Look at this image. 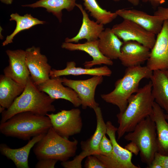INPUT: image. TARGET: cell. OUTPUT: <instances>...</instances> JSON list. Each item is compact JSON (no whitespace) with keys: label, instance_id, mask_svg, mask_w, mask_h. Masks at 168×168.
<instances>
[{"label":"cell","instance_id":"1","mask_svg":"<svg viewBox=\"0 0 168 168\" xmlns=\"http://www.w3.org/2000/svg\"><path fill=\"white\" fill-rule=\"evenodd\" d=\"M152 90L150 81L130 97L125 110L117 114L119 124L117 131L118 140L126 133L133 131L139 123L152 115L154 100Z\"/></svg>","mask_w":168,"mask_h":168},{"label":"cell","instance_id":"2","mask_svg":"<svg viewBox=\"0 0 168 168\" xmlns=\"http://www.w3.org/2000/svg\"><path fill=\"white\" fill-rule=\"evenodd\" d=\"M55 100L40 91L30 76L22 93L8 108L1 113L0 123L22 112H30L38 115H46L49 112L55 111V107L52 104Z\"/></svg>","mask_w":168,"mask_h":168},{"label":"cell","instance_id":"3","mask_svg":"<svg viewBox=\"0 0 168 168\" xmlns=\"http://www.w3.org/2000/svg\"><path fill=\"white\" fill-rule=\"evenodd\" d=\"M51 127L50 120L47 115L24 112L0 123V132L7 137L27 140L32 137L46 133Z\"/></svg>","mask_w":168,"mask_h":168},{"label":"cell","instance_id":"4","mask_svg":"<svg viewBox=\"0 0 168 168\" xmlns=\"http://www.w3.org/2000/svg\"><path fill=\"white\" fill-rule=\"evenodd\" d=\"M152 72L147 66L127 68L122 77L116 82L114 89L108 93L101 94V98L117 106L119 113H122L127 106L129 98L138 91L140 81L143 79H150Z\"/></svg>","mask_w":168,"mask_h":168},{"label":"cell","instance_id":"5","mask_svg":"<svg viewBox=\"0 0 168 168\" xmlns=\"http://www.w3.org/2000/svg\"><path fill=\"white\" fill-rule=\"evenodd\" d=\"M78 142L76 139L70 141L62 137L51 127L34 145L33 151L39 160L51 158L64 162L75 156Z\"/></svg>","mask_w":168,"mask_h":168},{"label":"cell","instance_id":"6","mask_svg":"<svg viewBox=\"0 0 168 168\" xmlns=\"http://www.w3.org/2000/svg\"><path fill=\"white\" fill-rule=\"evenodd\" d=\"M124 138L137 145L142 161L147 166H149L157 152L156 125L150 116L139 123L133 131L124 136Z\"/></svg>","mask_w":168,"mask_h":168},{"label":"cell","instance_id":"7","mask_svg":"<svg viewBox=\"0 0 168 168\" xmlns=\"http://www.w3.org/2000/svg\"><path fill=\"white\" fill-rule=\"evenodd\" d=\"M96 119V127L94 134L86 141L81 142L82 152L71 161L62 162L61 165L64 168H82L83 160L91 155L99 154V148L101 140L106 134L107 128L100 108L97 106L94 108Z\"/></svg>","mask_w":168,"mask_h":168},{"label":"cell","instance_id":"8","mask_svg":"<svg viewBox=\"0 0 168 168\" xmlns=\"http://www.w3.org/2000/svg\"><path fill=\"white\" fill-rule=\"evenodd\" d=\"M106 134L111 140L113 150L107 156L100 154L94 155L103 163L105 168H140L133 163L132 153L121 146L116 138V133L118 128L115 127L110 121L106 123Z\"/></svg>","mask_w":168,"mask_h":168},{"label":"cell","instance_id":"9","mask_svg":"<svg viewBox=\"0 0 168 168\" xmlns=\"http://www.w3.org/2000/svg\"><path fill=\"white\" fill-rule=\"evenodd\" d=\"M81 112L78 108L62 110L56 114H47L54 131L62 137H69L80 133L82 127Z\"/></svg>","mask_w":168,"mask_h":168},{"label":"cell","instance_id":"10","mask_svg":"<svg viewBox=\"0 0 168 168\" xmlns=\"http://www.w3.org/2000/svg\"><path fill=\"white\" fill-rule=\"evenodd\" d=\"M113 32L123 42H137L151 49L156 41L155 35L138 24L129 20L124 19L114 25Z\"/></svg>","mask_w":168,"mask_h":168},{"label":"cell","instance_id":"11","mask_svg":"<svg viewBox=\"0 0 168 168\" xmlns=\"http://www.w3.org/2000/svg\"><path fill=\"white\" fill-rule=\"evenodd\" d=\"M103 80V76H94L85 80H73L65 77L62 78L63 84L70 87L77 94L83 109L89 107L94 109L99 106L95 99V90Z\"/></svg>","mask_w":168,"mask_h":168},{"label":"cell","instance_id":"12","mask_svg":"<svg viewBox=\"0 0 168 168\" xmlns=\"http://www.w3.org/2000/svg\"><path fill=\"white\" fill-rule=\"evenodd\" d=\"M25 51L26 64L34 83L38 86L49 79L51 67L46 56L41 53L40 48L32 46Z\"/></svg>","mask_w":168,"mask_h":168},{"label":"cell","instance_id":"13","mask_svg":"<svg viewBox=\"0 0 168 168\" xmlns=\"http://www.w3.org/2000/svg\"><path fill=\"white\" fill-rule=\"evenodd\" d=\"M146 66L152 71L168 69V20L164 21L162 29L157 35Z\"/></svg>","mask_w":168,"mask_h":168},{"label":"cell","instance_id":"14","mask_svg":"<svg viewBox=\"0 0 168 168\" xmlns=\"http://www.w3.org/2000/svg\"><path fill=\"white\" fill-rule=\"evenodd\" d=\"M6 52L8 57L9 64L3 69L4 75L25 86L30 77L26 61L25 50L8 49Z\"/></svg>","mask_w":168,"mask_h":168},{"label":"cell","instance_id":"15","mask_svg":"<svg viewBox=\"0 0 168 168\" xmlns=\"http://www.w3.org/2000/svg\"><path fill=\"white\" fill-rule=\"evenodd\" d=\"M115 12L124 19L132 21L155 35L161 31L163 26L164 21L156 16L142 11L124 8L117 10Z\"/></svg>","mask_w":168,"mask_h":168},{"label":"cell","instance_id":"16","mask_svg":"<svg viewBox=\"0 0 168 168\" xmlns=\"http://www.w3.org/2000/svg\"><path fill=\"white\" fill-rule=\"evenodd\" d=\"M38 89L52 98L63 99L71 102L75 107L81 105V101L77 93L68 87H65L60 77L51 78L37 86Z\"/></svg>","mask_w":168,"mask_h":168},{"label":"cell","instance_id":"17","mask_svg":"<svg viewBox=\"0 0 168 168\" xmlns=\"http://www.w3.org/2000/svg\"><path fill=\"white\" fill-rule=\"evenodd\" d=\"M149 49L135 41L123 42L119 59L127 68L141 65L148 59Z\"/></svg>","mask_w":168,"mask_h":168},{"label":"cell","instance_id":"18","mask_svg":"<svg viewBox=\"0 0 168 168\" xmlns=\"http://www.w3.org/2000/svg\"><path fill=\"white\" fill-rule=\"evenodd\" d=\"M61 47L71 51H84L89 54L92 57V60L84 63L83 65L86 68H90L93 66L102 64L110 66L113 64L112 60L105 56L100 51L98 47V40L86 41L82 44L64 42L62 43Z\"/></svg>","mask_w":168,"mask_h":168},{"label":"cell","instance_id":"19","mask_svg":"<svg viewBox=\"0 0 168 168\" xmlns=\"http://www.w3.org/2000/svg\"><path fill=\"white\" fill-rule=\"evenodd\" d=\"M45 134H41L33 137L31 140H29L26 144L19 148L12 149L6 144H1L0 152L2 155L11 160L16 168H29L28 159L30 151Z\"/></svg>","mask_w":168,"mask_h":168},{"label":"cell","instance_id":"20","mask_svg":"<svg viewBox=\"0 0 168 168\" xmlns=\"http://www.w3.org/2000/svg\"><path fill=\"white\" fill-rule=\"evenodd\" d=\"M76 6L82 15V25L77 34L72 38H66L65 42L77 43L82 39H86L87 41L98 40L100 35L105 30L104 25L90 20L82 5L76 3Z\"/></svg>","mask_w":168,"mask_h":168},{"label":"cell","instance_id":"21","mask_svg":"<svg viewBox=\"0 0 168 168\" xmlns=\"http://www.w3.org/2000/svg\"><path fill=\"white\" fill-rule=\"evenodd\" d=\"M164 110L155 101L151 117L154 122L157 134V152L168 156V122Z\"/></svg>","mask_w":168,"mask_h":168},{"label":"cell","instance_id":"22","mask_svg":"<svg viewBox=\"0 0 168 168\" xmlns=\"http://www.w3.org/2000/svg\"><path fill=\"white\" fill-rule=\"evenodd\" d=\"M154 101L168 114V77L163 70L153 71L150 78Z\"/></svg>","mask_w":168,"mask_h":168},{"label":"cell","instance_id":"23","mask_svg":"<svg viewBox=\"0 0 168 168\" xmlns=\"http://www.w3.org/2000/svg\"><path fill=\"white\" fill-rule=\"evenodd\" d=\"M98 41L99 48L103 55L112 60L119 59L123 42L111 29H105L100 35Z\"/></svg>","mask_w":168,"mask_h":168},{"label":"cell","instance_id":"24","mask_svg":"<svg viewBox=\"0 0 168 168\" xmlns=\"http://www.w3.org/2000/svg\"><path fill=\"white\" fill-rule=\"evenodd\" d=\"M112 73L111 70L106 65L94 68H83L76 67V63L74 61H70L67 63L66 67L63 69H52L49 77L54 78L63 76L82 75L110 77Z\"/></svg>","mask_w":168,"mask_h":168},{"label":"cell","instance_id":"25","mask_svg":"<svg viewBox=\"0 0 168 168\" xmlns=\"http://www.w3.org/2000/svg\"><path fill=\"white\" fill-rule=\"evenodd\" d=\"M25 86L1 74L0 76V105L7 109L24 91Z\"/></svg>","mask_w":168,"mask_h":168},{"label":"cell","instance_id":"26","mask_svg":"<svg viewBox=\"0 0 168 168\" xmlns=\"http://www.w3.org/2000/svg\"><path fill=\"white\" fill-rule=\"evenodd\" d=\"M77 0H39L35 2L22 5L33 8L43 7L46 11L51 13L55 16L60 22L62 21V10L66 9L68 12L72 11L76 6Z\"/></svg>","mask_w":168,"mask_h":168},{"label":"cell","instance_id":"27","mask_svg":"<svg viewBox=\"0 0 168 168\" xmlns=\"http://www.w3.org/2000/svg\"><path fill=\"white\" fill-rule=\"evenodd\" d=\"M10 17V21H15L16 26L13 32L7 36L2 42L3 46L12 43L15 36L21 31L29 29L35 25L44 24L46 23V21L40 20L33 17L31 14L28 13L24 16H21L17 13H12Z\"/></svg>","mask_w":168,"mask_h":168},{"label":"cell","instance_id":"28","mask_svg":"<svg viewBox=\"0 0 168 168\" xmlns=\"http://www.w3.org/2000/svg\"><path fill=\"white\" fill-rule=\"evenodd\" d=\"M83 0L85 9L99 23L103 25L109 24L118 16L115 12H111L101 8L96 0Z\"/></svg>","mask_w":168,"mask_h":168},{"label":"cell","instance_id":"29","mask_svg":"<svg viewBox=\"0 0 168 168\" xmlns=\"http://www.w3.org/2000/svg\"><path fill=\"white\" fill-rule=\"evenodd\" d=\"M148 168H168V156L162 155L156 152L154 159Z\"/></svg>","mask_w":168,"mask_h":168},{"label":"cell","instance_id":"30","mask_svg":"<svg viewBox=\"0 0 168 168\" xmlns=\"http://www.w3.org/2000/svg\"><path fill=\"white\" fill-rule=\"evenodd\" d=\"M105 134L103 136L100 143L99 154L103 156L110 154L113 150V145L110 139L107 138Z\"/></svg>","mask_w":168,"mask_h":168},{"label":"cell","instance_id":"31","mask_svg":"<svg viewBox=\"0 0 168 168\" xmlns=\"http://www.w3.org/2000/svg\"><path fill=\"white\" fill-rule=\"evenodd\" d=\"M84 167L86 168H105L103 163L94 155H91L87 157Z\"/></svg>","mask_w":168,"mask_h":168},{"label":"cell","instance_id":"32","mask_svg":"<svg viewBox=\"0 0 168 168\" xmlns=\"http://www.w3.org/2000/svg\"><path fill=\"white\" fill-rule=\"evenodd\" d=\"M58 160L51 158L44 159L39 160L36 164V168H54Z\"/></svg>","mask_w":168,"mask_h":168},{"label":"cell","instance_id":"33","mask_svg":"<svg viewBox=\"0 0 168 168\" xmlns=\"http://www.w3.org/2000/svg\"><path fill=\"white\" fill-rule=\"evenodd\" d=\"M154 15L164 21L168 20V7H163L159 6L154 12Z\"/></svg>","mask_w":168,"mask_h":168},{"label":"cell","instance_id":"34","mask_svg":"<svg viewBox=\"0 0 168 168\" xmlns=\"http://www.w3.org/2000/svg\"><path fill=\"white\" fill-rule=\"evenodd\" d=\"M124 148L135 155H137L139 152V150L137 145L134 143L130 142L125 146Z\"/></svg>","mask_w":168,"mask_h":168},{"label":"cell","instance_id":"35","mask_svg":"<svg viewBox=\"0 0 168 168\" xmlns=\"http://www.w3.org/2000/svg\"><path fill=\"white\" fill-rule=\"evenodd\" d=\"M145 3H149L154 8L158 7L165 2V0H142Z\"/></svg>","mask_w":168,"mask_h":168},{"label":"cell","instance_id":"36","mask_svg":"<svg viewBox=\"0 0 168 168\" xmlns=\"http://www.w3.org/2000/svg\"><path fill=\"white\" fill-rule=\"evenodd\" d=\"M131 4L134 6H137L139 3V0H127Z\"/></svg>","mask_w":168,"mask_h":168},{"label":"cell","instance_id":"37","mask_svg":"<svg viewBox=\"0 0 168 168\" xmlns=\"http://www.w3.org/2000/svg\"><path fill=\"white\" fill-rule=\"evenodd\" d=\"M0 1L4 3L9 5L12 3L13 0H0Z\"/></svg>","mask_w":168,"mask_h":168},{"label":"cell","instance_id":"38","mask_svg":"<svg viewBox=\"0 0 168 168\" xmlns=\"http://www.w3.org/2000/svg\"><path fill=\"white\" fill-rule=\"evenodd\" d=\"M5 110V108L4 107L0 106V113H2Z\"/></svg>","mask_w":168,"mask_h":168},{"label":"cell","instance_id":"39","mask_svg":"<svg viewBox=\"0 0 168 168\" xmlns=\"http://www.w3.org/2000/svg\"><path fill=\"white\" fill-rule=\"evenodd\" d=\"M163 71H164L165 73L166 74L167 76L168 77V69Z\"/></svg>","mask_w":168,"mask_h":168},{"label":"cell","instance_id":"40","mask_svg":"<svg viewBox=\"0 0 168 168\" xmlns=\"http://www.w3.org/2000/svg\"><path fill=\"white\" fill-rule=\"evenodd\" d=\"M165 117H166V120L168 122V114H165Z\"/></svg>","mask_w":168,"mask_h":168},{"label":"cell","instance_id":"41","mask_svg":"<svg viewBox=\"0 0 168 168\" xmlns=\"http://www.w3.org/2000/svg\"><path fill=\"white\" fill-rule=\"evenodd\" d=\"M114 2H119L121 0H113Z\"/></svg>","mask_w":168,"mask_h":168}]
</instances>
